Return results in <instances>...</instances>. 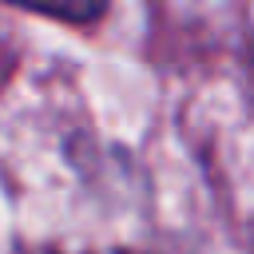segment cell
<instances>
[{
	"label": "cell",
	"instance_id": "2",
	"mask_svg": "<svg viewBox=\"0 0 254 254\" xmlns=\"http://www.w3.org/2000/svg\"><path fill=\"white\" fill-rule=\"evenodd\" d=\"M83 254H119V250H83Z\"/></svg>",
	"mask_w": 254,
	"mask_h": 254
},
{
	"label": "cell",
	"instance_id": "1",
	"mask_svg": "<svg viewBox=\"0 0 254 254\" xmlns=\"http://www.w3.org/2000/svg\"><path fill=\"white\" fill-rule=\"evenodd\" d=\"M12 4H24V8H36V12H48L56 20H95L107 0H12Z\"/></svg>",
	"mask_w": 254,
	"mask_h": 254
}]
</instances>
